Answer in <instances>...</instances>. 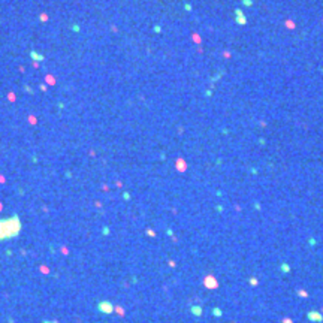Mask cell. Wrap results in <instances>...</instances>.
<instances>
[{
	"instance_id": "1",
	"label": "cell",
	"mask_w": 323,
	"mask_h": 323,
	"mask_svg": "<svg viewBox=\"0 0 323 323\" xmlns=\"http://www.w3.org/2000/svg\"><path fill=\"white\" fill-rule=\"evenodd\" d=\"M21 232V221L17 214H14L11 219L0 220V241L15 238Z\"/></svg>"
},
{
	"instance_id": "2",
	"label": "cell",
	"mask_w": 323,
	"mask_h": 323,
	"mask_svg": "<svg viewBox=\"0 0 323 323\" xmlns=\"http://www.w3.org/2000/svg\"><path fill=\"white\" fill-rule=\"evenodd\" d=\"M97 311H100L103 314H111L114 311V307H112V304H111L109 301H102V302H99L97 304Z\"/></svg>"
},
{
	"instance_id": "3",
	"label": "cell",
	"mask_w": 323,
	"mask_h": 323,
	"mask_svg": "<svg viewBox=\"0 0 323 323\" xmlns=\"http://www.w3.org/2000/svg\"><path fill=\"white\" fill-rule=\"evenodd\" d=\"M235 15H236V23H238V24H245V23H247V18L244 17L242 11L236 9V11H235Z\"/></svg>"
},
{
	"instance_id": "4",
	"label": "cell",
	"mask_w": 323,
	"mask_h": 323,
	"mask_svg": "<svg viewBox=\"0 0 323 323\" xmlns=\"http://www.w3.org/2000/svg\"><path fill=\"white\" fill-rule=\"evenodd\" d=\"M30 57L33 58V62H43L45 60V56L43 54H41V52H37V51H30Z\"/></svg>"
},
{
	"instance_id": "5",
	"label": "cell",
	"mask_w": 323,
	"mask_h": 323,
	"mask_svg": "<svg viewBox=\"0 0 323 323\" xmlns=\"http://www.w3.org/2000/svg\"><path fill=\"white\" fill-rule=\"evenodd\" d=\"M192 311H193V314L199 316V314H201V308H199V307H193V308H192Z\"/></svg>"
},
{
	"instance_id": "6",
	"label": "cell",
	"mask_w": 323,
	"mask_h": 323,
	"mask_svg": "<svg viewBox=\"0 0 323 323\" xmlns=\"http://www.w3.org/2000/svg\"><path fill=\"white\" fill-rule=\"evenodd\" d=\"M109 233V229L108 227H103V235H108Z\"/></svg>"
},
{
	"instance_id": "7",
	"label": "cell",
	"mask_w": 323,
	"mask_h": 323,
	"mask_svg": "<svg viewBox=\"0 0 323 323\" xmlns=\"http://www.w3.org/2000/svg\"><path fill=\"white\" fill-rule=\"evenodd\" d=\"M72 30H74V31H78V30H80V27H78V25H72Z\"/></svg>"
},
{
	"instance_id": "8",
	"label": "cell",
	"mask_w": 323,
	"mask_h": 323,
	"mask_svg": "<svg viewBox=\"0 0 323 323\" xmlns=\"http://www.w3.org/2000/svg\"><path fill=\"white\" fill-rule=\"evenodd\" d=\"M43 323H58V322H43Z\"/></svg>"
}]
</instances>
